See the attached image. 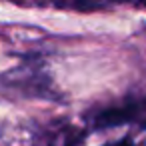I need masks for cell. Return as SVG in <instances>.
Masks as SVG:
<instances>
[{"mask_svg":"<svg viewBox=\"0 0 146 146\" xmlns=\"http://www.w3.org/2000/svg\"><path fill=\"white\" fill-rule=\"evenodd\" d=\"M136 112V106L128 104V106H118V108H108L98 116V126H114V124H122L126 120H130Z\"/></svg>","mask_w":146,"mask_h":146,"instance_id":"obj_1","label":"cell"},{"mask_svg":"<svg viewBox=\"0 0 146 146\" xmlns=\"http://www.w3.org/2000/svg\"><path fill=\"white\" fill-rule=\"evenodd\" d=\"M142 2H144V4H146V0H142Z\"/></svg>","mask_w":146,"mask_h":146,"instance_id":"obj_3","label":"cell"},{"mask_svg":"<svg viewBox=\"0 0 146 146\" xmlns=\"http://www.w3.org/2000/svg\"><path fill=\"white\" fill-rule=\"evenodd\" d=\"M110 146H132L128 140H120V142H116V144H110Z\"/></svg>","mask_w":146,"mask_h":146,"instance_id":"obj_2","label":"cell"}]
</instances>
